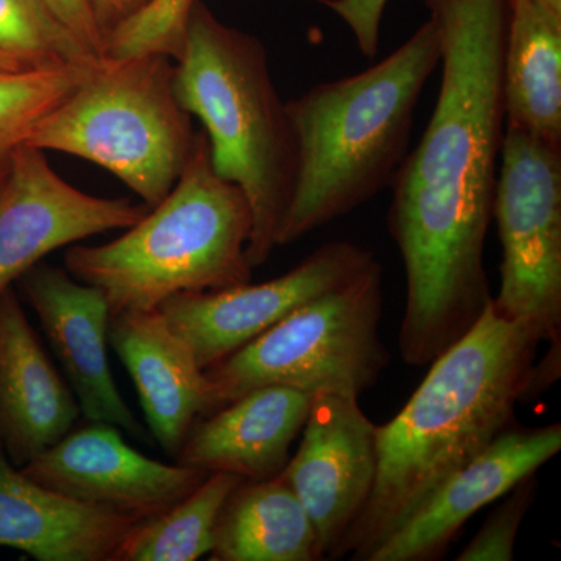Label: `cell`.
Returning a JSON list of instances; mask_svg holds the SVG:
<instances>
[{
    "instance_id": "obj_23",
    "label": "cell",
    "mask_w": 561,
    "mask_h": 561,
    "mask_svg": "<svg viewBox=\"0 0 561 561\" xmlns=\"http://www.w3.org/2000/svg\"><path fill=\"white\" fill-rule=\"evenodd\" d=\"M0 50L33 66L95 62L46 0H0Z\"/></svg>"
},
{
    "instance_id": "obj_5",
    "label": "cell",
    "mask_w": 561,
    "mask_h": 561,
    "mask_svg": "<svg viewBox=\"0 0 561 561\" xmlns=\"http://www.w3.org/2000/svg\"><path fill=\"white\" fill-rule=\"evenodd\" d=\"M251 230L245 194L214 171L208 139L198 131L172 191L116 241L70 247L66 271L105 295L111 317L154 311L183 291L249 283Z\"/></svg>"
},
{
    "instance_id": "obj_27",
    "label": "cell",
    "mask_w": 561,
    "mask_h": 561,
    "mask_svg": "<svg viewBox=\"0 0 561 561\" xmlns=\"http://www.w3.org/2000/svg\"><path fill=\"white\" fill-rule=\"evenodd\" d=\"M24 68H33V65H28V62L22 61L20 58L0 50V70H16Z\"/></svg>"
},
{
    "instance_id": "obj_10",
    "label": "cell",
    "mask_w": 561,
    "mask_h": 561,
    "mask_svg": "<svg viewBox=\"0 0 561 561\" xmlns=\"http://www.w3.org/2000/svg\"><path fill=\"white\" fill-rule=\"evenodd\" d=\"M149 209L77 190L50 168L43 150L18 147L0 184V294L55 250L127 230Z\"/></svg>"
},
{
    "instance_id": "obj_17",
    "label": "cell",
    "mask_w": 561,
    "mask_h": 561,
    "mask_svg": "<svg viewBox=\"0 0 561 561\" xmlns=\"http://www.w3.org/2000/svg\"><path fill=\"white\" fill-rule=\"evenodd\" d=\"M313 394L268 386L251 390L192 426L176 460L206 472H228L243 481L276 478L305 427Z\"/></svg>"
},
{
    "instance_id": "obj_19",
    "label": "cell",
    "mask_w": 561,
    "mask_h": 561,
    "mask_svg": "<svg viewBox=\"0 0 561 561\" xmlns=\"http://www.w3.org/2000/svg\"><path fill=\"white\" fill-rule=\"evenodd\" d=\"M502 91L505 127L561 147V13L542 0H508Z\"/></svg>"
},
{
    "instance_id": "obj_15",
    "label": "cell",
    "mask_w": 561,
    "mask_h": 561,
    "mask_svg": "<svg viewBox=\"0 0 561 561\" xmlns=\"http://www.w3.org/2000/svg\"><path fill=\"white\" fill-rule=\"evenodd\" d=\"M108 342L130 373L151 437L179 456L192 426L216 411L205 370L158 309L114 313Z\"/></svg>"
},
{
    "instance_id": "obj_3",
    "label": "cell",
    "mask_w": 561,
    "mask_h": 561,
    "mask_svg": "<svg viewBox=\"0 0 561 561\" xmlns=\"http://www.w3.org/2000/svg\"><path fill=\"white\" fill-rule=\"evenodd\" d=\"M438 62L440 43L430 18L378 65L286 103L297 172L276 245L297 242L391 186Z\"/></svg>"
},
{
    "instance_id": "obj_4",
    "label": "cell",
    "mask_w": 561,
    "mask_h": 561,
    "mask_svg": "<svg viewBox=\"0 0 561 561\" xmlns=\"http://www.w3.org/2000/svg\"><path fill=\"white\" fill-rule=\"evenodd\" d=\"M173 90L205 127L214 171L241 187L250 203L247 254L251 267H260L278 247L297 172L294 131L273 84L267 50L197 0L173 68Z\"/></svg>"
},
{
    "instance_id": "obj_13",
    "label": "cell",
    "mask_w": 561,
    "mask_h": 561,
    "mask_svg": "<svg viewBox=\"0 0 561 561\" xmlns=\"http://www.w3.org/2000/svg\"><path fill=\"white\" fill-rule=\"evenodd\" d=\"M21 279L80 412L94 423L111 424L146 440L147 432L122 398L111 373V311L105 295L50 265H35Z\"/></svg>"
},
{
    "instance_id": "obj_14",
    "label": "cell",
    "mask_w": 561,
    "mask_h": 561,
    "mask_svg": "<svg viewBox=\"0 0 561 561\" xmlns=\"http://www.w3.org/2000/svg\"><path fill=\"white\" fill-rule=\"evenodd\" d=\"M560 449V423L537 430L511 426L501 432L474 459L454 472L367 561L440 559L474 513L504 497Z\"/></svg>"
},
{
    "instance_id": "obj_21",
    "label": "cell",
    "mask_w": 561,
    "mask_h": 561,
    "mask_svg": "<svg viewBox=\"0 0 561 561\" xmlns=\"http://www.w3.org/2000/svg\"><path fill=\"white\" fill-rule=\"evenodd\" d=\"M242 481L228 472H210L168 511L133 524L111 561H194L209 556L221 508Z\"/></svg>"
},
{
    "instance_id": "obj_26",
    "label": "cell",
    "mask_w": 561,
    "mask_h": 561,
    "mask_svg": "<svg viewBox=\"0 0 561 561\" xmlns=\"http://www.w3.org/2000/svg\"><path fill=\"white\" fill-rule=\"evenodd\" d=\"M147 2L149 0H87L92 21L101 33L103 46L106 36L136 11L142 9Z\"/></svg>"
},
{
    "instance_id": "obj_2",
    "label": "cell",
    "mask_w": 561,
    "mask_h": 561,
    "mask_svg": "<svg viewBox=\"0 0 561 561\" xmlns=\"http://www.w3.org/2000/svg\"><path fill=\"white\" fill-rule=\"evenodd\" d=\"M540 342L491 300L471 330L431 362L408 404L376 427L375 486L335 559H370L454 472L512 426L516 404L534 389Z\"/></svg>"
},
{
    "instance_id": "obj_16",
    "label": "cell",
    "mask_w": 561,
    "mask_h": 561,
    "mask_svg": "<svg viewBox=\"0 0 561 561\" xmlns=\"http://www.w3.org/2000/svg\"><path fill=\"white\" fill-rule=\"evenodd\" d=\"M80 405L54 367L16 294H0V446L24 467L76 426Z\"/></svg>"
},
{
    "instance_id": "obj_12",
    "label": "cell",
    "mask_w": 561,
    "mask_h": 561,
    "mask_svg": "<svg viewBox=\"0 0 561 561\" xmlns=\"http://www.w3.org/2000/svg\"><path fill=\"white\" fill-rule=\"evenodd\" d=\"M21 470L61 496L136 523L168 511L209 476L150 459L131 448L121 430L94 421L70 431Z\"/></svg>"
},
{
    "instance_id": "obj_22",
    "label": "cell",
    "mask_w": 561,
    "mask_h": 561,
    "mask_svg": "<svg viewBox=\"0 0 561 561\" xmlns=\"http://www.w3.org/2000/svg\"><path fill=\"white\" fill-rule=\"evenodd\" d=\"M99 61L0 70V165L24 144L33 125L76 90Z\"/></svg>"
},
{
    "instance_id": "obj_8",
    "label": "cell",
    "mask_w": 561,
    "mask_h": 561,
    "mask_svg": "<svg viewBox=\"0 0 561 561\" xmlns=\"http://www.w3.org/2000/svg\"><path fill=\"white\" fill-rule=\"evenodd\" d=\"M493 217L502 245L497 313L522 321L549 354L561 337V147L505 127Z\"/></svg>"
},
{
    "instance_id": "obj_6",
    "label": "cell",
    "mask_w": 561,
    "mask_h": 561,
    "mask_svg": "<svg viewBox=\"0 0 561 561\" xmlns=\"http://www.w3.org/2000/svg\"><path fill=\"white\" fill-rule=\"evenodd\" d=\"M173 68L165 57L102 58L22 146L94 162L153 208L175 186L198 133L176 99Z\"/></svg>"
},
{
    "instance_id": "obj_18",
    "label": "cell",
    "mask_w": 561,
    "mask_h": 561,
    "mask_svg": "<svg viewBox=\"0 0 561 561\" xmlns=\"http://www.w3.org/2000/svg\"><path fill=\"white\" fill-rule=\"evenodd\" d=\"M136 522L61 496L0 446V546L39 561H111Z\"/></svg>"
},
{
    "instance_id": "obj_1",
    "label": "cell",
    "mask_w": 561,
    "mask_h": 561,
    "mask_svg": "<svg viewBox=\"0 0 561 561\" xmlns=\"http://www.w3.org/2000/svg\"><path fill=\"white\" fill-rule=\"evenodd\" d=\"M442 83L419 146L391 183L389 231L405 272L400 351L430 365L489 308L483 265L505 135L508 0H424Z\"/></svg>"
},
{
    "instance_id": "obj_24",
    "label": "cell",
    "mask_w": 561,
    "mask_h": 561,
    "mask_svg": "<svg viewBox=\"0 0 561 561\" xmlns=\"http://www.w3.org/2000/svg\"><path fill=\"white\" fill-rule=\"evenodd\" d=\"M537 494L535 474L513 486L505 500L491 512L481 530L457 557V561H511L524 516Z\"/></svg>"
},
{
    "instance_id": "obj_7",
    "label": "cell",
    "mask_w": 561,
    "mask_h": 561,
    "mask_svg": "<svg viewBox=\"0 0 561 561\" xmlns=\"http://www.w3.org/2000/svg\"><path fill=\"white\" fill-rule=\"evenodd\" d=\"M382 309V267L376 262L206 368L216 411L268 386L359 398L389 365L379 334Z\"/></svg>"
},
{
    "instance_id": "obj_25",
    "label": "cell",
    "mask_w": 561,
    "mask_h": 561,
    "mask_svg": "<svg viewBox=\"0 0 561 561\" xmlns=\"http://www.w3.org/2000/svg\"><path fill=\"white\" fill-rule=\"evenodd\" d=\"M62 24L95 57L103 58V39L92 21L87 0H46Z\"/></svg>"
},
{
    "instance_id": "obj_28",
    "label": "cell",
    "mask_w": 561,
    "mask_h": 561,
    "mask_svg": "<svg viewBox=\"0 0 561 561\" xmlns=\"http://www.w3.org/2000/svg\"><path fill=\"white\" fill-rule=\"evenodd\" d=\"M542 2L548 3L551 9L561 13V0H542Z\"/></svg>"
},
{
    "instance_id": "obj_9",
    "label": "cell",
    "mask_w": 561,
    "mask_h": 561,
    "mask_svg": "<svg viewBox=\"0 0 561 561\" xmlns=\"http://www.w3.org/2000/svg\"><path fill=\"white\" fill-rule=\"evenodd\" d=\"M376 262L371 251L356 243H324L278 278L219 290L183 291L162 302L158 311L206 370Z\"/></svg>"
},
{
    "instance_id": "obj_29",
    "label": "cell",
    "mask_w": 561,
    "mask_h": 561,
    "mask_svg": "<svg viewBox=\"0 0 561 561\" xmlns=\"http://www.w3.org/2000/svg\"><path fill=\"white\" fill-rule=\"evenodd\" d=\"M5 168H7V162H5V164L0 165V184H2L3 175H5Z\"/></svg>"
},
{
    "instance_id": "obj_11",
    "label": "cell",
    "mask_w": 561,
    "mask_h": 561,
    "mask_svg": "<svg viewBox=\"0 0 561 561\" xmlns=\"http://www.w3.org/2000/svg\"><path fill=\"white\" fill-rule=\"evenodd\" d=\"M376 424L353 394H313L297 453L280 476L316 527L323 559H335L370 500L378 470Z\"/></svg>"
},
{
    "instance_id": "obj_20",
    "label": "cell",
    "mask_w": 561,
    "mask_h": 561,
    "mask_svg": "<svg viewBox=\"0 0 561 561\" xmlns=\"http://www.w3.org/2000/svg\"><path fill=\"white\" fill-rule=\"evenodd\" d=\"M213 561L323 560L316 527L283 476L242 481L221 508Z\"/></svg>"
}]
</instances>
